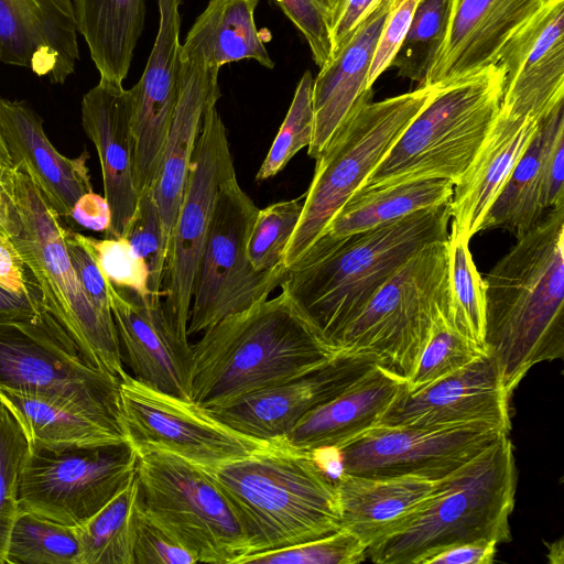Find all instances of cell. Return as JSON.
Returning a JSON list of instances; mask_svg holds the SVG:
<instances>
[{"mask_svg": "<svg viewBox=\"0 0 564 564\" xmlns=\"http://www.w3.org/2000/svg\"><path fill=\"white\" fill-rule=\"evenodd\" d=\"M485 282V347L512 394L532 367L564 355V206L518 238Z\"/></svg>", "mask_w": 564, "mask_h": 564, "instance_id": "obj_1", "label": "cell"}, {"mask_svg": "<svg viewBox=\"0 0 564 564\" xmlns=\"http://www.w3.org/2000/svg\"><path fill=\"white\" fill-rule=\"evenodd\" d=\"M449 204L338 239L319 238L286 268L280 288L335 350L347 325L420 249L446 241Z\"/></svg>", "mask_w": 564, "mask_h": 564, "instance_id": "obj_2", "label": "cell"}, {"mask_svg": "<svg viewBox=\"0 0 564 564\" xmlns=\"http://www.w3.org/2000/svg\"><path fill=\"white\" fill-rule=\"evenodd\" d=\"M192 347V400L205 409L285 382L338 351L283 288L207 328Z\"/></svg>", "mask_w": 564, "mask_h": 564, "instance_id": "obj_3", "label": "cell"}, {"mask_svg": "<svg viewBox=\"0 0 564 564\" xmlns=\"http://www.w3.org/2000/svg\"><path fill=\"white\" fill-rule=\"evenodd\" d=\"M206 470L245 527L251 547L248 556L341 529L335 478L316 453L278 440L250 456Z\"/></svg>", "mask_w": 564, "mask_h": 564, "instance_id": "obj_4", "label": "cell"}, {"mask_svg": "<svg viewBox=\"0 0 564 564\" xmlns=\"http://www.w3.org/2000/svg\"><path fill=\"white\" fill-rule=\"evenodd\" d=\"M517 468L509 434L437 481L427 502L398 532L367 549L378 564H425L452 545L512 540Z\"/></svg>", "mask_w": 564, "mask_h": 564, "instance_id": "obj_5", "label": "cell"}, {"mask_svg": "<svg viewBox=\"0 0 564 564\" xmlns=\"http://www.w3.org/2000/svg\"><path fill=\"white\" fill-rule=\"evenodd\" d=\"M502 84L495 65L437 87L359 189L429 178L457 184L497 119Z\"/></svg>", "mask_w": 564, "mask_h": 564, "instance_id": "obj_6", "label": "cell"}, {"mask_svg": "<svg viewBox=\"0 0 564 564\" xmlns=\"http://www.w3.org/2000/svg\"><path fill=\"white\" fill-rule=\"evenodd\" d=\"M437 87L421 86L380 101L362 98L315 160L299 223L286 245L283 265L297 261L325 232Z\"/></svg>", "mask_w": 564, "mask_h": 564, "instance_id": "obj_7", "label": "cell"}, {"mask_svg": "<svg viewBox=\"0 0 564 564\" xmlns=\"http://www.w3.org/2000/svg\"><path fill=\"white\" fill-rule=\"evenodd\" d=\"M22 230L12 238L31 271L43 305L96 368L120 379L127 371L113 316L98 311L72 264L62 218L22 165H13Z\"/></svg>", "mask_w": 564, "mask_h": 564, "instance_id": "obj_8", "label": "cell"}, {"mask_svg": "<svg viewBox=\"0 0 564 564\" xmlns=\"http://www.w3.org/2000/svg\"><path fill=\"white\" fill-rule=\"evenodd\" d=\"M448 312L446 240L413 254L347 325L336 349L372 355L378 366L406 381L435 321Z\"/></svg>", "mask_w": 564, "mask_h": 564, "instance_id": "obj_9", "label": "cell"}, {"mask_svg": "<svg viewBox=\"0 0 564 564\" xmlns=\"http://www.w3.org/2000/svg\"><path fill=\"white\" fill-rule=\"evenodd\" d=\"M140 509L197 563L241 564L250 541L234 507L204 468L163 449L137 451Z\"/></svg>", "mask_w": 564, "mask_h": 564, "instance_id": "obj_10", "label": "cell"}, {"mask_svg": "<svg viewBox=\"0 0 564 564\" xmlns=\"http://www.w3.org/2000/svg\"><path fill=\"white\" fill-rule=\"evenodd\" d=\"M0 389L121 422L120 379L88 362L46 308L30 321L0 323Z\"/></svg>", "mask_w": 564, "mask_h": 564, "instance_id": "obj_11", "label": "cell"}, {"mask_svg": "<svg viewBox=\"0 0 564 564\" xmlns=\"http://www.w3.org/2000/svg\"><path fill=\"white\" fill-rule=\"evenodd\" d=\"M258 212L237 176L220 186L195 275L188 336L267 300L280 286L286 269L258 271L247 254Z\"/></svg>", "mask_w": 564, "mask_h": 564, "instance_id": "obj_12", "label": "cell"}, {"mask_svg": "<svg viewBox=\"0 0 564 564\" xmlns=\"http://www.w3.org/2000/svg\"><path fill=\"white\" fill-rule=\"evenodd\" d=\"M137 460L128 442L97 447L29 444L19 476V511L76 527L135 475Z\"/></svg>", "mask_w": 564, "mask_h": 564, "instance_id": "obj_13", "label": "cell"}, {"mask_svg": "<svg viewBox=\"0 0 564 564\" xmlns=\"http://www.w3.org/2000/svg\"><path fill=\"white\" fill-rule=\"evenodd\" d=\"M217 102L204 113L186 185L171 232L161 308L173 332L188 340L193 288L220 186L236 176L225 123Z\"/></svg>", "mask_w": 564, "mask_h": 564, "instance_id": "obj_14", "label": "cell"}, {"mask_svg": "<svg viewBox=\"0 0 564 564\" xmlns=\"http://www.w3.org/2000/svg\"><path fill=\"white\" fill-rule=\"evenodd\" d=\"M120 419L133 451L163 449L204 469L245 458L270 444L220 422L193 400L160 391L128 372L120 378Z\"/></svg>", "mask_w": 564, "mask_h": 564, "instance_id": "obj_15", "label": "cell"}, {"mask_svg": "<svg viewBox=\"0 0 564 564\" xmlns=\"http://www.w3.org/2000/svg\"><path fill=\"white\" fill-rule=\"evenodd\" d=\"M509 434L488 424L445 427L376 425L335 451L339 473L440 481Z\"/></svg>", "mask_w": 564, "mask_h": 564, "instance_id": "obj_16", "label": "cell"}, {"mask_svg": "<svg viewBox=\"0 0 564 564\" xmlns=\"http://www.w3.org/2000/svg\"><path fill=\"white\" fill-rule=\"evenodd\" d=\"M377 365L372 355L338 350L305 373L207 410L246 435L278 441L307 413L339 395Z\"/></svg>", "mask_w": 564, "mask_h": 564, "instance_id": "obj_17", "label": "cell"}, {"mask_svg": "<svg viewBox=\"0 0 564 564\" xmlns=\"http://www.w3.org/2000/svg\"><path fill=\"white\" fill-rule=\"evenodd\" d=\"M510 398L495 358L485 352L464 368L397 395L377 425L445 427L488 424L511 431Z\"/></svg>", "mask_w": 564, "mask_h": 564, "instance_id": "obj_18", "label": "cell"}, {"mask_svg": "<svg viewBox=\"0 0 564 564\" xmlns=\"http://www.w3.org/2000/svg\"><path fill=\"white\" fill-rule=\"evenodd\" d=\"M182 0H159V30L139 82L133 85L132 132L138 195L153 189L181 87Z\"/></svg>", "mask_w": 564, "mask_h": 564, "instance_id": "obj_19", "label": "cell"}, {"mask_svg": "<svg viewBox=\"0 0 564 564\" xmlns=\"http://www.w3.org/2000/svg\"><path fill=\"white\" fill-rule=\"evenodd\" d=\"M500 109L541 122L564 101V0H550L505 46Z\"/></svg>", "mask_w": 564, "mask_h": 564, "instance_id": "obj_20", "label": "cell"}, {"mask_svg": "<svg viewBox=\"0 0 564 564\" xmlns=\"http://www.w3.org/2000/svg\"><path fill=\"white\" fill-rule=\"evenodd\" d=\"M109 303L122 360L137 380L160 391L192 400L193 347L166 322L161 303L142 300L107 278Z\"/></svg>", "mask_w": 564, "mask_h": 564, "instance_id": "obj_21", "label": "cell"}, {"mask_svg": "<svg viewBox=\"0 0 564 564\" xmlns=\"http://www.w3.org/2000/svg\"><path fill=\"white\" fill-rule=\"evenodd\" d=\"M550 0H453L446 39L424 86L446 87L498 64L509 41Z\"/></svg>", "mask_w": 564, "mask_h": 564, "instance_id": "obj_22", "label": "cell"}, {"mask_svg": "<svg viewBox=\"0 0 564 564\" xmlns=\"http://www.w3.org/2000/svg\"><path fill=\"white\" fill-rule=\"evenodd\" d=\"M133 91L99 79L82 100V123L98 153L104 197L110 208L106 238L123 237L139 195L134 178Z\"/></svg>", "mask_w": 564, "mask_h": 564, "instance_id": "obj_23", "label": "cell"}, {"mask_svg": "<svg viewBox=\"0 0 564 564\" xmlns=\"http://www.w3.org/2000/svg\"><path fill=\"white\" fill-rule=\"evenodd\" d=\"M73 0H0V62L63 85L79 59Z\"/></svg>", "mask_w": 564, "mask_h": 564, "instance_id": "obj_24", "label": "cell"}, {"mask_svg": "<svg viewBox=\"0 0 564 564\" xmlns=\"http://www.w3.org/2000/svg\"><path fill=\"white\" fill-rule=\"evenodd\" d=\"M0 134L12 165H22L62 218H72L76 202L93 192L88 153L61 154L50 142L43 119L25 102L0 98Z\"/></svg>", "mask_w": 564, "mask_h": 564, "instance_id": "obj_25", "label": "cell"}, {"mask_svg": "<svg viewBox=\"0 0 564 564\" xmlns=\"http://www.w3.org/2000/svg\"><path fill=\"white\" fill-rule=\"evenodd\" d=\"M394 0H378L345 44L313 80V140L307 154L316 160L357 104L373 94L366 89L369 67Z\"/></svg>", "mask_w": 564, "mask_h": 564, "instance_id": "obj_26", "label": "cell"}, {"mask_svg": "<svg viewBox=\"0 0 564 564\" xmlns=\"http://www.w3.org/2000/svg\"><path fill=\"white\" fill-rule=\"evenodd\" d=\"M218 74L219 68L207 66L200 58L181 61L180 96L152 189L167 249L204 113L221 96Z\"/></svg>", "mask_w": 564, "mask_h": 564, "instance_id": "obj_27", "label": "cell"}, {"mask_svg": "<svg viewBox=\"0 0 564 564\" xmlns=\"http://www.w3.org/2000/svg\"><path fill=\"white\" fill-rule=\"evenodd\" d=\"M538 128L539 123L533 120L499 110L474 161L454 185L449 229L469 240L482 230L490 207Z\"/></svg>", "mask_w": 564, "mask_h": 564, "instance_id": "obj_28", "label": "cell"}, {"mask_svg": "<svg viewBox=\"0 0 564 564\" xmlns=\"http://www.w3.org/2000/svg\"><path fill=\"white\" fill-rule=\"evenodd\" d=\"M405 381L380 366L307 413L281 441L299 449L336 451L375 427Z\"/></svg>", "mask_w": 564, "mask_h": 564, "instance_id": "obj_29", "label": "cell"}, {"mask_svg": "<svg viewBox=\"0 0 564 564\" xmlns=\"http://www.w3.org/2000/svg\"><path fill=\"white\" fill-rule=\"evenodd\" d=\"M341 528L370 547L401 530L431 498L437 481L410 476L335 477Z\"/></svg>", "mask_w": 564, "mask_h": 564, "instance_id": "obj_30", "label": "cell"}, {"mask_svg": "<svg viewBox=\"0 0 564 564\" xmlns=\"http://www.w3.org/2000/svg\"><path fill=\"white\" fill-rule=\"evenodd\" d=\"M259 0H208L181 45V61L200 58L219 68L241 59H254L272 69L271 58L254 22Z\"/></svg>", "mask_w": 564, "mask_h": 564, "instance_id": "obj_31", "label": "cell"}, {"mask_svg": "<svg viewBox=\"0 0 564 564\" xmlns=\"http://www.w3.org/2000/svg\"><path fill=\"white\" fill-rule=\"evenodd\" d=\"M0 402L15 417L31 445L97 447L127 443L121 422L116 419L3 389Z\"/></svg>", "mask_w": 564, "mask_h": 564, "instance_id": "obj_32", "label": "cell"}, {"mask_svg": "<svg viewBox=\"0 0 564 564\" xmlns=\"http://www.w3.org/2000/svg\"><path fill=\"white\" fill-rule=\"evenodd\" d=\"M75 22L100 79L122 84L145 24V0H73Z\"/></svg>", "mask_w": 564, "mask_h": 564, "instance_id": "obj_33", "label": "cell"}, {"mask_svg": "<svg viewBox=\"0 0 564 564\" xmlns=\"http://www.w3.org/2000/svg\"><path fill=\"white\" fill-rule=\"evenodd\" d=\"M453 189V183L443 178L358 189L334 216L321 238H343L443 205L451 202Z\"/></svg>", "mask_w": 564, "mask_h": 564, "instance_id": "obj_34", "label": "cell"}, {"mask_svg": "<svg viewBox=\"0 0 564 564\" xmlns=\"http://www.w3.org/2000/svg\"><path fill=\"white\" fill-rule=\"evenodd\" d=\"M140 491L135 475L95 514L74 527L78 564H134Z\"/></svg>", "mask_w": 564, "mask_h": 564, "instance_id": "obj_35", "label": "cell"}, {"mask_svg": "<svg viewBox=\"0 0 564 564\" xmlns=\"http://www.w3.org/2000/svg\"><path fill=\"white\" fill-rule=\"evenodd\" d=\"M546 212L542 194L541 137L538 128L490 207L482 230L502 229L518 239L532 229Z\"/></svg>", "mask_w": 564, "mask_h": 564, "instance_id": "obj_36", "label": "cell"}, {"mask_svg": "<svg viewBox=\"0 0 564 564\" xmlns=\"http://www.w3.org/2000/svg\"><path fill=\"white\" fill-rule=\"evenodd\" d=\"M448 321L466 338L486 350V282L469 250V239L449 229L447 239Z\"/></svg>", "mask_w": 564, "mask_h": 564, "instance_id": "obj_37", "label": "cell"}, {"mask_svg": "<svg viewBox=\"0 0 564 564\" xmlns=\"http://www.w3.org/2000/svg\"><path fill=\"white\" fill-rule=\"evenodd\" d=\"M74 527L19 511L8 541L6 564H78Z\"/></svg>", "mask_w": 564, "mask_h": 564, "instance_id": "obj_38", "label": "cell"}, {"mask_svg": "<svg viewBox=\"0 0 564 564\" xmlns=\"http://www.w3.org/2000/svg\"><path fill=\"white\" fill-rule=\"evenodd\" d=\"M453 0H420L391 66L398 76L424 86L446 39Z\"/></svg>", "mask_w": 564, "mask_h": 564, "instance_id": "obj_39", "label": "cell"}, {"mask_svg": "<svg viewBox=\"0 0 564 564\" xmlns=\"http://www.w3.org/2000/svg\"><path fill=\"white\" fill-rule=\"evenodd\" d=\"M485 352V349L458 333L447 315L443 314L435 321L416 366L405 381L406 390H421L464 368Z\"/></svg>", "mask_w": 564, "mask_h": 564, "instance_id": "obj_40", "label": "cell"}, {"mask_svg": "<svg viewBox=\"0 0 564 564\" xmlns=\"http://www.w3.org/2000/svg\"><path fill=\"white\" fill-rule=\"evenodd\" d=\"M313 80L310 70L301 77L286 116L256 174L257 182L275 176L303 148L310 147L314 133Z\"/></svg>", "mask_w": 564, "mask_h": 564, "instance_id": "obj_41", "label": "cell"}, {"mask_svg": "<svg viewBox=\"0 0 564 564\" xmlns=\"http://www.w3.org/2000/svg\"><path fill=\"white\" fill-rule=\"evenodd\" d=\"M303 200L304 196L259 208L247 243V254L256 270L285 269L284 251L301 217Z\"/></svg>", "mask_w": 564, "mask_h": 564, "instance_id": "obj_42", "label": "cell"}, {"mask_svg": "<svg viewBox=\"0 0 564 564\" xmlns=\"http://www.w3.org/2000/svg\"><path fill=\"white\" fill-rule=\"evenodd\" d=\"M28 449L20 424L0 402V564H6L9 535L19 513V476Z\"/></svg>", "mask_w": 564, "mask_h": 564, "instance_id": "obj_43", "label": "cell"}, {"mask_svg": "<svg viewBox=\"0 0 564 564\" xmlns=\"http://www.w3.org/2000/svg\"><path fill=\"white\" fill-rule=\"evenodd\" d=\"M144 261L153 300L161 302L167 247L152 189L139 196L133 217L123 236Z\"/></svg>", "mask_w": 564, "mask_h": 564, "instance_id": "obj_44", "label": "cell"}, {"mask_svg": "<svg viewBox=\"0 0 564 564\" xmlns=\"http://www.w3.org/2000/svg\"><path fill=\"white\" fill-rule=\"evenodd\" d=\"M367 560L366 545L340 529L292 547L247 556L241 564H357Z\"/></svg>", "mask_w": 564, "mask_h": 564, "instance_id": "obj_45", "label": "cell"}, {"mask_svg": "<svg viewBox=\"0 0 564 564\" xmlns=\"http://www.w3.org/2000/svg\"><path fill=\"white\" fill-rule=\"evenodd\" d=\"M98 264L105 278L116 286L135 293L142 300H153L149 289V272L144 261L124 237L91 238Z\"/></svg>", "mask_w": 564, "mask_h": 564, "instance_id": "obj_46", "label": "cell"}, {"mask_svg": "<svg viewBox=\"0 0 564 564\" xmlns=\"http://www.w3.org/2000/svg\"><path fill=\"white\" fill-rule=\"evenodd\" d=\"M541 177L546 210L564 206V102L539 123Z\"/></svg>", "mask_w": 564, "mask_h": 564, "instance_id": "obj_47", "label": "cell"}, {"mask_svg": "<svg viewBox=\"0 0 564 564\" xmlns=\"http://www.w3.org/2000/svg\"><path fill=\"white\" fill-rule=\"evenodd\" d=\"M280 9L301 32L313 61L323 68L332 59L328 19L316 0H276Z\"/></svg>", "mask_w": 564, "mask_h": 564, "instance_id": "obj_48", "label": "cell"}, {"mask_svg": "<svg viewBox=\"0 0 564 564\" xmlns=\"http://www.w3.org/2000/svg\"><path fill=\"white\" fill-rule=\"evenodd\" d=\"M65 245L79 283L91 304L107 316H112L107 280L100 270L91 237L66 228Z\"/></svg>", "mask_w": 564, "mask_h": 564, "instance_id": "obj_49", "label": "cell"}, {"mask_svg": "<svg viewBox=\"0 0 564 564\" xmlns=\"http://www.w3.org/2000/svg\"><path fill=\"white\" fill-rule=\"evenodd\" d=\"M140 503V502H139ZM134 564H194L195 556L151 521L140 509L134 538Z\"/></svg>", "mask_w": 564, "mask_h": 564, "instance_id": "obj_50", "label": "cell"}, {"mask_svg": "<svg viewBox=\"0 0 564 564\" xmlns=\"http://www.w3.org/2000/svg\"><path fill=\"white\" fill-rule=\"evenodd\" d=\"M420 0H394L378 39L369 67L366 89H372L380 75L391 66L398 54Z\"/></svg>", "mask_w": 564, "mask_h": 564, "instance_id": "obj_51", "label": "cell"}, {"mask_svg": "<svg viewBox=\"0 0 564 564\" xmlns=\"http://www.w3.org/2000/svg\"><path fill=\"white\" fill-rule=\"evenodd\" d=\"M0 286L18 294L41 295L12 239H0Z\"/></svg>", "mask_w": 564, "mask_h": 564, "instance_id": "obj_52", "label": "cell"}, {"mask_svg": "<svg viewBox=\"0 0 564 564\" xmlns=\"http://www.w3.org/2000/svg\"><path fill=\"white\" fill-rule=\"evenodd\" d=\"M21 230L14 166L0 156V239H12Z\"/></svg>", "mask_w": 564, "mask_h": 564, "instance_id": "obj_53", "label": "cell"}, {"mask_svg": "<svg viewBox=\"0 0 564 564\" xmlns=\"http://www.w3.org/2000/svg\"><path fill=\"white\" fill-rule=\"evenodd\" d=\"M498 543L479 540L446 547L425 561V564H491Z\"/></svg>", "mask_w": 564, "mask_h": 564, "instance_id": "obj_54", "label": "cell"}, {"mask_svg": "<svg viewBox=\"0 0 564 564\" xmlns=\"http://www.w3.org/2000/svg\"><path fill=\"white\" fill-rule=\"evenodd\" d=\"M378 0H344L335 17L329 21L332 57L345 44Z\"/></svg>", "mask_w": 564, "mask_h": 564, "instance_id": "obj_55", "label": "cell"}, {"mask_svg": "<svg viewBox=\"0 0 564 564\" xmlns=\"http://www.w3.org/2000/svg\"><path fill=\"white\" fill-rule=\"evenodd\" d=\"M44 308L41 295L18 294L0 286V323L30 321Z\"/></svg>", "mask_w": 564, "mask_h": 564, "instance_id": "obj_56", "label": "cell"}, {"mask_svg": "<svg viewBox=\"0 0 564 564\" xmlns=\"http://www.w3.org/2000/svg\"><path fill=\"white\" fill-rule=\"evenodd\" d=\"M72 218L85 228L106 231L111 220L110 208L104 196L89 192L76 202Z\"/></svg>", "mask_w": 564, "mask_h": 564, "instance_id": "obj_57", "label": "cell"}, {"mask_svg": "<svg viewBox=\"0 0 564 564\" xmlns=\"http://www.w3.org/2000/svg\"><path fill=\"white\" fill-rule=\"evenodd\" d=\"M327 15L329 21L335 17L344 0H316Z\"/></svg>", "mask_w": 564, "mask_h": 564, "instance_id": "obj_58", "label": "cell"}, {"mask_svg": "<svg viewBox=\"0 0 564 564\" xmlns=\"http://www.w3.org/2000/svg\"><path fill=\"white\" fill-rule=\"evenodd\" d=\"M562 539H560L558 541L556 542H553L550 546H549V558L552 563H563L560 558H557V555L558 554L560 556L563 557V543H562Z\"/></svg>", "mask_w": 564, "mask_h": 564, "instance_id": "obj_59", "label": "cell"}, {"mask_svg": "<svg viewBox=\"0 0 564 564\" xmlns=\"http://www.w3.org/2000/svg\"><path fill=\"white\" fill-rule=\"evenodd\" d=\"M0 156L10 162L7 149L0 134Z\"/></svg>", "mask_w": 564, "mask_h": 564, "instance_id": "obj_60", "label": "cell"}]
</instances>
